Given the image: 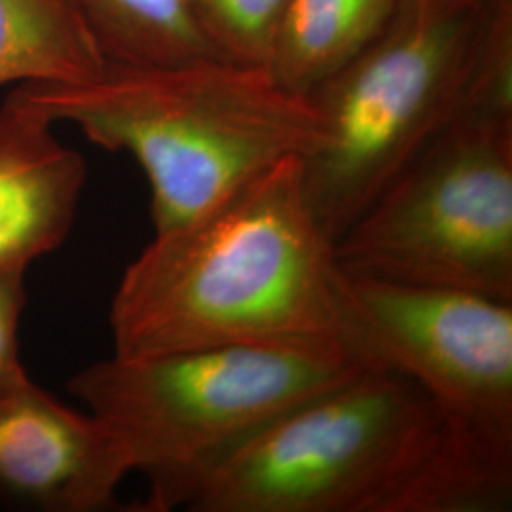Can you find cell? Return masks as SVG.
<instances>
[{
  "mask_svg": "<svg viewBox=\"0 0 512 512\" xmlns=\"http://www.w3.org/2000/svg\"><path fill=\"white\" fill-rule=\"evenodd\" d=\"M27 268L0 270V393L29 380L19 357V325L27 302Z\"/></svg>",
  "mask_w": 512,
  "mask_h": 512,
  "instance_id": "cell-14",
  "label": "cell"
},
{
  "mask_svg": "<svg viewBox=\"0 0 512 512\" xmlns=\"http://www.w3.org/2000/svg\"><path fill=\"white\" fill-rule=\"evenodd\" d=\"M122 444L29 380L0 393V499L19 509L99 512L131 475Z\"/></svg>",
  "mask_w": 512,
  "mask_h": 512,
  "instance_id": "cell-8",
  "label": "cell"
},
{
  "mask_svg": "<svg viewBox=\"0 0 512 512\" xmlns=\"http://www.w3.org/2000/svg\"><path fill=\"white\" fill-rule=\"evenodd\" d=\"M403 0H289L266 71L310 97L378 37Z\"/></svg>",
  "mask_w": 512,
  "mask_h": 512,
  "instance_id": "cell-10",
  "label": "cell"
},
{
  "mask_svg": "<svg viewBox=\"0 0 512 512\" xmlns=\"http://www.w3.org/2000/svg\"><path fill=\"white\" fill-rule=\"evenodd\" d=\"M219 54L266 69L289 0H188Z\"/></svg>",
  "mask_w": 512,
  "mask_h": 512,
  "instance_id": "cell-13",
  "label": "cell"
},
{
  "mask_svg": "<svg viewBox=\"0 0 512 512\" xmlns=\"http://www.w3.org/2000/svg\"><path fill=\"white\" fill-rule=\"evenodd\" d=\"M471 475L420 385L361 366L247 440L190 512H503Z\"/></svg>",
  "mask_w": 512,
  "mask_h": 512,
  "instance_id": "cell-2",
  "label": "cell"
},
{
  "mask_svg": "<svg viewBox=\"0 0 512 512\" xmlns=\"http://www.w3.org/2000/svg\"><path fill=\"white\" fill-rule=\"evenodd\" d=\"M336 268L512 302V59L334 241Z\"/></svg>",
  "mask_w": 512,
  "mask_h": 512,
  "instance_id": "cell-6",
  "label": "cell"
},
{
  "mask_svg": "<svg viewBox=\"0 0 512 512\" xmlns=\"http://www.w3.org/2000/svg\"><path fill=\"white\" fill-rule=\"evenodd\" d=\"M54 126L12 95L0 107V270L29 268L73 230L86 162Z\"/></svg>",
  "mask_w": 512,
  "mask_h": 512,
  "instance_id": "cell-9",
  "label": "cell"
},
{
  "mask_svg": "<svg viewBox=\"0 0 512 512\" xmlns=\"http://www.w3.org/2000/svg\"><path fill=\"white\" fill-rule=\"evenodd\" d=\"M12 97L141 165L154 234L198 217L279 162L306 158L321 139L310 97L228 59L107 61L88 80L23 84Z\"/></svg>",
  "mask_w": 512,
  "mask_h": 512,
  "instance_id": "cell-3",
  "label": "cell"
},
{
  "mask_svg": "<svg viewBox=\"0 0 512 512\" xmlns=\"http://www.w3.org/2000/svg\"><path fill=\"white\" fill-rule=\"evenodd\" d=\"M363 363L344 349L222 346L82 368L69 391L147 476L141 511L188 507L220 463L294 406Z\"/></svg>",
  "mask_w": 512,
  "mask_h": 512,
  "instance_id": "cell-5",
  "label": "cell"
},
{
  "mask_svg": "<svg viewBox=\"0 0 512 512\" xmlns=\"http://www.w3.org/2000/svg\"><path fill=\"white\" fill-rule=\"evenodd\" d=\"M107 61L177 65L224 59L188 0H67Z\"/></svg>",
  "mask_w": 512,
  "mask_h": 512,
  "instance_id": "cell-12",
  "label": "cell"
},
{
  "mask_svg": "<svg viewBox=\"0 0 512 512\" xmlns=\"http://www.w3.org/2000/svg\"><path fill=\"white\" fill-rule=\"evenodd\" d=\"M109 325L122 359L222 346L348 351L332 241L311 213L302 158L154 234L116 287Z\"/></svg>",
  "mask_w": 512,
  "mask_h": 512,
  "instance_id": "cell-1",
  "label": "cell"
},
{
  "mask_svg": "<svg viewBox=\"0 0 512 512\" xmlns=\"http://www.w3.org/2000/svg\"><path fill=\"white\" fill-rule=\"evenodd\" d=\"M509 54L512 0H403L384 31L310 93L321 139L302 158V179L332 245Z\"/></svg>",
  "mask_w": 512,
  "mask_h": 512,
  "instance_id": "cell-4",
  "label": "cell"
},
{
  "mask_svg": "<svg viewBox=\"0 0 512 512\" xmlns=\"http://www.w3.org/2000/svg\"><path fill=\"white\" fill-rule=\"evenodd\" d=\"M105 63L67 0H0V84L80 82Z\"/></svg>",
  "mask_w": 512,
  "mask_h": 512,
  "instance_id": "cell-11",
  "label": "cell"
},
{
  "mask_svg": "<svg viewBox=\"0 0 512 512\" xmlns=\"http://www.w3.org/2000/svg\"><path fill=\"white\" fill-rule=\"evenodd\" d=\"M344 346L420 385L461 465L512 503V302L338 270Z\"/></svg>",
  "mask_w": 512,
  "mask_h": 512,
  "instance_id": "cell-7",
  "label": "cell"
}]
</instances>
